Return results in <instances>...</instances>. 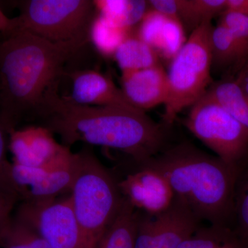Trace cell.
<instances>
[{
	"mask_svg": "<svg viewBox=\"0 0 248 248\" xmlns=\"http://www.w3.org/2000/svg\"><path fill=\"white\" fill-rule=\"evenodd\" d=\"M35 120L58 135L64 146L81 142L117 150L134 164L144 162L167 148L166 125L156 123L144 112L79 105L60 95L59 88L47 94Z\"/></svg>",
	"mask_w": 248,
	"mask_h": 248,
	"instance_id": "cell-1",
	"label": "cell"
},
{
	"mask_svg": "<svg viewBox=\"0 0 248 248\" xmlns=\"http://www.w3.org/2000/svg\"><path fill=\"white\" fill-rule=\"evenodd\" d=\"M84 45L55 43L16 30L0 42V117L9 132L35 120L47 94L59 88L67 62Z\"/></svg>",
	"mask_w": 248,
	"mask_h": 248,
	"instance_id": "cell-2",
	"label": "cell"
},
{
	"mask_svg": "<svg viewBox=\"0 0 248 248\" xmlns=\"http://www.w3.org/2000/svg\"><path fill=\"white\" fill-rule=\"evenodd\" d=\"M135 164L162 174L174 197L186 204L200 221L226 227L234 212L238 166L187 143L165 148L144 162Z\"/></svg>",
	"mask_w": 248,
	"mask_h": 248,
	"instance_id": "cell-3",
	"label": "cell"
},
{
	"mask_svg": "<svg viewBox=\"0 0 248 248\" xmlns=\"http://www.w3.org/2000/svg\"><path fill=\"white\" fill-rule=\"evenodd\" d=\"M78 166L70 197L84 248H95L123 203L115 173L91 149L78 152Z\"/></svg>",
	"mask_w": 248,
	"mask_h": 248,
	"instance_id": "cell-4",
	"label": "cell"
},
{
	"mask_svg": "<svg viewBox=\"0 0 248 248\" xmlns=\"http://www.w3.org/2000/svg\"><path fill=\"white\" fill-rule=\"evenodd\" d=\"M213 28L208 20L192 31L170 62L167 72L169 97L163 115L166 127L172 125L182 110L203 97L212 85Z\"/></svg>",
	"mask_w": 248,
	"mask_h": 248,
	"instance_id": "cell-5",
	"label": "cell"
},
{
	"mask_svg": "<svg viewBox=\"0 0 248 248\" xmlns=\"http://www.w3.org/2000/svg\"><path fill=\"white\" fill-rule=\"evenodd\" d=\"M18 29L55 43L86 45L96 10L91 0H26L18 4Z\"/></svg>",
	"mask_w": 248,
	"mask_h": 248,
	"instance_id": "cell-6",
	"label": "cell"
},
{
	"mask_svg": "<svg viewBox=\"0 0 248 248\" xmlns=\"http://www.w3.org/2000/svg\"><path fill=\"white\" fill-rule=\"evenodd\" d=\"M185 125L227 164L238 166L248 154V130L205 94L191 107Z\"/></svg>",
	"mask_w": 248,
	"mask_h": 248,
	"instance_id": "cell-7",
	"label": "cell"
},
{
	"mask_svg": "<svg viewBox=\"0 0 248 248\" xmlns=\"http://www.w3.org/2000/svg\"><path fill=\"white\" fill-rule=\"evenodd\" d=\"M16 218L32 227L50 248H84L69 195L44 202H22Z\"/></svg>",
	"mask_w": 248,
	"mask_h": 248,
	"instance_id": "cell-8",
	"label": "cell"
},
{
	"mask_svg": "<svg viewBox=\"0 0 248 248\" xmlns=\"http://www.w3.org/2000/svg\"><path fill=\"white\" fill-rule=\"evenodd\" d=\"M193 213L175 197L157 215L138 210L135 248H177L200 227Z\"/></svg>",
	"mask_w": 248,
	"mask_h": 248,
	"instance_id": "cell-9",
	"label": "cell"
},
{
	"mask_svg": "<svg viewBox=\"0 0 248 248\" xmlns=\"http://www.w3.org/2000/svg\"><path fill=\"white\" fill-rule=\"evenodd\" d=\"M78 166V153H73L69 161L55 166L30 168L14 164L13 178L22 193V202H44L69 195Z\"/></svg>",
	"mask_w": 248,
	"mask_h": 248,
	"instance_id": "cell-10",
	"label": "cell"
},
{
	"mask_svg": "<svg viewBox=\"0 0 248 248\" xmlns=\"http://www.w3.org/2000/svg\"><path fill=\"white\" fill-rule=\"evenodd\" d=\"M124 173L123 177L115 175L119 189L137 210L154 215L170 206L174 192L162 174L128 161Z\"/></svg>",
	"mask_w": 248,
	"mask_h": 248,
	"instance_id": "cell-11",
	"label": "cell"
},
{
	"mask_svg": "<svg viewBox=\"0 0 248 248\" xmlns=\"http://www.w3.org/2000/svg\"><path fill=\"white\" fill-rule=\"evenodd\" d=\"M9 149L14 164L30 168L62 164L73 154L70 147L59 143L50 130L40 125L11 130Z\"/></svg>",
	"mask_w": 248,
	"mask_h": 248,
	"instance_id": "cell-12",
	"label": "cell"
},
{
	"mask_svg": "<svg viewBox=\"0 0 248 248\" xmlns=\"http://www.w3.org/2000/svg\"><path fill=\"white\" fill-rule=\"evenodd\" d=\"M68 75L71 80V92L66 97L72 102L91 107L135 108L108 76L93 69L78 70Z\"/></svg>",
	"mask_w": 248,
	"mask_h": 248,
	"instance_id": "cell-13",
	"label": "cell"
},
{
	"mask_svg": "<svg viewBox=\"0 0 248 248\" xmlns=\"http://www.w3.org/2000/svg\"><path fill=\"white\" fill-rule=\"evenodd\" d=\"M122 89L135 108L146 112L165 105L169 97L167 72L161 63L140 71L122 73Z\"/></svg>",
	"mask_w": 248,
	"mask_h": 248,
	"instance_id": "cell-14",
	"label": "cell"
},
{
	"mask_svg": "<svg viewBox=\"0 0 248 248\" xmlns=\"http://www.w3.org/2000/svg\"><path fill=\"white\" fill-rule=\"evenodd\" d=\"M137 35L157 54L171 62L186 43L185 28L179 19L148 9L138 24Z\"/></svg>",
	"mask_w": 248,
	"mask_h": 248,
	"instance_id": "cell-15",
	"label": "cell"
},
{
	"mask_svg": "<svg viewBox=\"0 0 248 248\" xmlns=\"http://www.w3.org/2000/svg\"><path fill=\"white\" fill-rule=\"evenodd\" d=\"M138 217V210L124 197L118 214L95 248H135Z\"/></svg>",
	"mask_w": 248,
	"mask_h": 248,
	"instance_id": "cell-16",
	"label": "cell"
},
{
	"mask_svg": "<svg viewBox=\"0 0 248 248\" xmlns=\"http://www.w3.org/2000/svg\"><path fill=\"white\" fill-rule=\"evenodd\" d=\"M205 95L239 122L248 131V97L238 81L225 79L210 86Z\"/></svg>",
	"mask_w": 248,
	"mask_h": 248,
	"instance_id": "cell-17",
	"label": "cell"
},
{
	"mask_svg": "<svg viewBox=\"0 0 248 248\" xmlns=\"http://www.w3.org/2000/svg\"><path fill=\"white\" fill-rule=\"evenodd\" d=\"M96 13L117 27L132 31L148 10L143 0H93Z\"/></svg>",
	"mask_w": 248,
	"mask_h": 248,
	"instance_id": "cell-18",
	"label": "cell"
},
{
	"mask_svg": "<svg viewBox=\"0 0 248 248\" xmlns=\"http://www.w3.org/2000/svg\"><path fill=\"white\" fill-rule=\"evenodd\" d=\"M122 73L140 71L159 64V58L151 47L132 32L113 56Z\"/></svg>",
	"mask_w": 248,
	"mask_h": 248,
	"instance_id": "cell-19",
	"label": "cell"
},
{
	"mask_svg": "<svg viewBox=\"0 0 248 248\" xmlns=\"http://www.w3.org/2000/svg\"><path fill=\"white\" fill-rule=\"evenodd\" d=\"M132 31L112 24L96 13L89 30V42L106 58H113L115 52Z\"/></svg>",
	"mask_w": 248,
	"mask_h": 248,
	"instance_id": "cell-20",
	"label": "cell"
},
{
	"mask_svg": "<svg viewBox=\"0 0 248 248\" xmlns=\"http://www.w3.org/2000/svg\"><path fill=\"white\" fill-rule=\"evenodd\" d=\"M226 0H179L178 18L191 32L226 11Z\"/></svg>",
	"mask_w": 248,
	"mask_h": 248,
	"instance_id": "cell-21",
	"label": "cell"
},
{
	"mask_svg": "<svg viewBox=\"0 0 248 248\" xmlns=\"http://www.w3.org/2000/svg\"><path fill=\"white\" fill-rule=\"evenodd\" d=\"M239 240L227 227H200L177 248H242Z\"/></svg>",
	"mask_w": 248,
	"mask_h": 248,
	"instance_id": "cell-22",
	"label": "cell"
},
{
	"mask_svg": "<svg viewBox=\"0 0 248 248\" xmlns=\"http://www.w3.org/2000/svg\"><path fill=\"white\" fill-rule=\"evenodd\" d=\"M211 50L213 66L224 68L234 63H240L242 66L244 63L237 44L221 22L213 27L212 30Z\"/></svg>",
	"mask_w": 248,
	"mask_h": 248,
	"instance_id": "cell-23",
	"label": "cell"
},
{
	"mask_svg": "<svg viewBox=\"0 0 248 248\" xmlns=\"http://www.w3.org/2000/svg\"><path fill=\"white\" fill-rule=\"evenodd\" d=\"M1 248H50L32 227L13 217L1 239Z\"/></svg>",
	"mask_w": 248,
	"mask_h": 248,
	"instance_id": "cell-24",
	"label": "cell"
},
{
	"mask_svg": "<svg viewBox=\"0 0 248 248\" xmlns=\"http://www.w3.org/2000/svg\"><path fill=\"white\" fill-rule=\"evenodd\" d=\"M220 22L229 30L237 44L244 64L248 60V16L225 11L221 14Z\"/></svg>",
	"mask_w": 248,
	"mask_h": 248,
	"instance_id": "cell-25",
	"label": "cell"
},
{
	"mask_svg": "<svg viewBox=\"0 0 248 248\" xmlns=\"http://www.w3.org/2000/svg\"><path fill=\"white\" fill-rule=\"evenodd\" d=\"M9 148V130L0 117V192L19 197V192L12 176V164L8 161L6 151Z\"/></svg>",
	"mask_w": 248,
	"mask_h": 248,
	"instance_id": "cell-26",
	"label": "cell"
},
{
	"mask_svg": "<svg viewBox=\"0 0 248 248\" xmlns=\"http://www.w3.org/2000/svg\"><path fill=\"white\" fill-rule=\"evenodd\" d=\"M241 184L238 195L234 194V211L239 223L240 242L248 247V179Z\"/></svg>",
	"mask_w": 248,
	"mask_h": 248,
	"instance_id": "cell-27",
	"label": "cell"
},
{
	"mask_svg": "<svg viewBox=\"0 0 248 248\" xmlns=\"http://www.w3.org/2000/svg\"><path fill=\"white\" fill-rule=\"evenodd\" d=\"M19 201L17 196L0 192V244L12 220L13 210Z\"/></svg>",
	"mask_w": 248,
	"mask_h": 248,
	"instance_id": "cell-28",
	"label": "cell"
},
{
	"mask_svg": "<svg viewBox=\"0 0 248 248\" xmlns=\"http://www.w3.org/2000/svg\"><path fill=\"white\" fill-rule=\"evenodd\" d=\"M17 29V17L14 18L8 17L0 8V33L4 36L9 35Z\"/></svg>",
	"mask_w": 248,
	"mask_h": 248,
	"instance_id": "cell-29",
	"label": "cell"
},
{
	"mask_svg": "<svg viewBox=\"0 0 248 248\" xmlns=\"http://www.w3.org/2000/svg\"><path fill=\"white\" fill-rule=\"evenodd\" d=\"M226 11L248 16V0H226Z\"/></svg>",
	"mask_w": 248,
	"mask_h": 248,
	"instance_id": "cell-30",
	"label": "cell"
},
{
	"mask_svg": "<svg viewBox=\"0 0 248 248\" xmlns=\"http://www.w3.org/2000/svg\"><path fill=\"white\" fill-rule=\"evenodd\" d=\"M236 80L248 97V60L241 66V71Z\"/></svg>",
	"mask_w": 248,
	"mask_h": 248,
	"instance_id": "cell-31",
	"label": "cell"
},
{
	"mask_svg": "<svg viewBox=\"0 0 248 248\" xmlns=\"http://www.w3.org/2000/svg\"><path fill=\"white\" fill-rule=\"evenodd\" d=\"M242 248H248V247H243Z\"/></svg>",
	"mask_w": 248,
	"mask_h": 248,
	"instance_id": "cell-32",
	"label": "cell"
}]
</instances>
